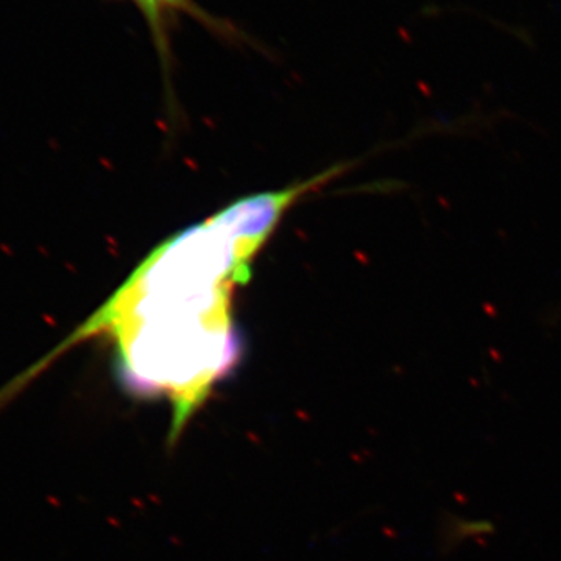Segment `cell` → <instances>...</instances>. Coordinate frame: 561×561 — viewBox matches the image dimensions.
I'll return each mask as SVG.
<instances>
[{"mask_svg": "<svg viewBox=\"0 0 561 561\" xmlns=\"http://www.w3.org/2000/svg\"><path fill=\"white\" fill-rule=\"evenodd\" d=\"M267 239L260 220L232 203L158 247L32 371L38 376L72 346L111 335L122 387L138 400L171 405L169 442L175 443L238 365L231 291L249 280L251 261Z\"/></svg>", "mask_w": 561, "mask_h": 561, "instance_id": "6da1fadb", "label": "cell"}, {"mask_svg": "<svg viewBox=\"0 0 561 561\" xmlns=\"http://www.w3.org/2000/svg\"><path fill=\"white\" fill-rule=\"evenodd\" d=\"M140 10L147 14V18L158 27L161 14L168 10H191L190 0H135Z\"/></svg>", "mask_w": 561, "mask_h": 561, "instance_id": "7a4b0ae2", "label": "cell"}]
</instances>
